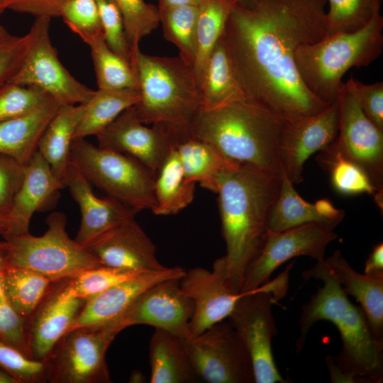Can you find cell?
Masks as SVG:
<instances>
[{
    "label": "cell",
    "mask_w": 383,
    "mask_h": 383,
    "mask_svg": "<svg viewBox=\"0 0 383 383\" xmlns=\"http://www.w3.org/2000/svg\"><path fill=\"white\" fill-rule=\"evenodd\" d=\"M139 101L133 106L140 121L162 124L189 135V126L202 109L194 69L179 57H159L138 50L133 55Z\"/></svg>",
    "instance_id": "obj_5"
},
{
    "label": "cell",
    "mask_w": 383,
    "mask_h": 383,
    "mask_svg": "<svg viewBox=\"0 0 383 383\" xmlns=\"http://www.w3.org/2000/svg\"><path fill=\"white\" fill-rule=\"evenodd\" d=\"M123 327L117 321L77 328L65 333L46 365L52 383H109L107 350Z\"/></svg>",
    "instance_id": "obj_10"
},
{
    "label": "cell",
    "mask_w": 383,
    "mask_h": 383,
    "mask_svg": "<svg viewBox=\"0 0 383 383\" xmlns=\"http://www.w3.org/2000/svg\"><path fill=\"white\" fill-rule=\"evenodd\" d=\"M0 368L18 383L46 380L45 362L32 360L0 339Z\"/></svg>",
    "instance_id": "obj_43"
},
{
    "label": "cell",
    "mask_w": 383,
    "mask_h": 383,
    "mask_svg": "<svg viewBox=\"0 0 383 383\" xmlns=\"http://www.w3.org/2000/svg\"><path fill=\"white\" fill-rule=\"evenodd\" d=\"M283 124L265 106L247 99L201 109L189 126V136L209 143L235 164L282 176L279 144Z\"/></svg>",
    "instance_id": "obj_4"
},
{
    "label": "cell",
    "mask_w": 383,
    "mask_h": 383,
    "mask_svg": "<svg viewBox=\"0 0 383 383\" xmlns=\"http://www.w3.org/2000/svg\"><path fill=\"white\" fill-rule=\"evenodd\" d=\"M96 1L106 43L116 54L133 68V54L128 44L122 16L116 1L114 0H96Z\"/></svg>",
    "instance_id": "obj_42"
},
{
    "label": "cell",
    "mask_w": 383,
    "mask_h": 383,
    "mask_svg": "<svg viewBox=\"0 0 383 383\" xmlns=\"http://www.w3.org/2000/svg\"><path fill=\"white\" fill-rule=\"evenodd\" d=\"M30 43L28 33L16 35L0 25V88L19 68Z\"/></svg>",
    "instance_id": "obj_45"
},
{
    "label": "cell",
    "mask_w": 383,
    "mask_h": 383,
    "mask_svg": "<svg viewBox=\"0 0 383 383\" xmlns=\"http://www.w3.org/2000/svg\"><path fill=\"white\" fill-rule=\"evenodd\" d=\"M199 87L204 110L249 99L236 76L223 34L207 60Z\"/></svg>",
    "instance_id": "obj_27"
},
{
    "label": "cell",
    "mask_w": 383,
    "mask_h": 383,
    "mask_svg": "<svg viewBox=\"0 0 383 383\" xmlns=\"http://www.w3.org/2000/svg\"><path fill=\"white\" fill-rule=\"evenodd\" d=\"M71 161L110 197L138 212L155 207V174L134 157L81 138L72 141Z\"/></svg>",
    "instance_id": "obj_8"
},
{
    "label": "cell",
    "mask_w": 383,
    "mask_h": 383,
    "mask_svg": "<svg viewBox=\"0 0 383 383\" xmlns=\"http://www.w3.org/2000/svg\"><path fill=\"white\" fill-rule=\"evenodd\" d=\"M336 101L338 132L331 146L358 165L375 188L382 192L383 131L365 116L343 83Z\"/></svg>",
    "instance_id": "obj_14"
},
{
    "label": "cell",
    "mask_w": 383,
    "mask_h": 383,
    "mask_svg": "<svg viewBox=\"0 0 383 383\" xmlns=\"http://www.w3.org/2000/svg\"><path fill=\"white\" fill-rule=\"evenodd\" d=\"M8 226L7 215L0 213V235L3 236L6 231Z\"/></svg>",
    "instance_id": "obj_54"
},
{
    "label": "cell",
    "mask_w": 383,
    "mask_h": 383,
    "mask_svg": "<svg viewBox=\"0 0 383 383\" xmlns=\"http://www.w3.org/2000/svg\"><path fill=\"white\" fill-rule=\"evenodd\" d=\"M380 9L362 28L326 35L298 48L294 60L305 87L327 104L336 100L342 78L352 67H367L380 57L383 49V16Z\"/></svg>",
    "instance_id": "obj_6"
},
{
    "label": "cell",
    "mask_w": 383,
    "mask_h": 383,
    "mask_svg": "<svg viewBox=\"0 0 383 383\" xmlns=\"http://www.w3.org/2000/svg\"><path fill=\"white\" fill-rule=\"evenodd\" d=\"M5 1L6 0H0V15L5 11L4 9V4Z\"/></svg>",
    "instance_id": "obj_56"
},
{
    "label": "cell",
    "mask_w": 383,
    "mask_h": 383,
    "mask_svg": "<svg viewBox=\"0 0 383 383\" xmlns=\"http://www.w3.org/2000/svg\"><path fill=\"white\" fill-rule=\"evenodd\" d=\"M26 326V318L15 311L6 299L0 302V339L30 358Z\"/></svg>",
    "instance_id": "obj_47"
},
{
    "label": "cell",
    "mask_w": 383,
    "mask_h": 383,
    "mask_svg": "<svg viewBox=\"0 0 383 383\" xmlns=\"http://www.w3.org/2000/svg\"><path fill=\"white\" fill-rule=\"evenodd\" d=\"M121 11L132 52L140 50L141 40L160 25L158 7L144 0H114Z\"/></svg>",
    "instance_id": "obj_40"
},
{
    "label": "cell",
    "mask_w": 383,
    "mask_h": 383,
    "mask_svg": "<svg viewBox=\"0 0 383 383\" xmlns=\"http://www.w3.org/2000/svg\"><path fill=\"white\" fill-rule=\"evenodd\" d=\"M1 281L5 299L15 311L26 319L55 282L30 270L6 264Z\"/></svg>",
    "instance_id": "obj_33"
},
{
    "label": "cell",
    "mask_w": 383,
    "mask_h": 383,
    "mask_svg": "<svg viewBox=\"0 0 383 383\" xmlns=\"http://www.w3.org/2000/svg\"><path fill=\"white\" fill-rule=\"evenodd\" d=\"M333 228L309 223L279 232H267L265 240L245 271L242 292L269 282L282 264L298 256L324 260L326 246L337 238Z\"/></svg>",
    "instance_id": "obj_13"
},
{
    "label": "cell",
    "mask_w": 383,
    "mask_h": 383,
    "mask_svg": "<svg viewBox=\"0 0 383 383\" xmlns=\"http://www.w3.org/2000/svg\"><path fill=\"white\" fill-rule=\"evenodd\" d=\"M184 343L199 380L255 382L250 355L229 322H218Z\"/></svg>",
    "instance_id": "obj_12"
},
{
    "label": "cell",
    "mask_w": 383,
    "mask_h": 383,
    "mask_svg": "<svg viewBox=\"0 0 383 383\" xmlns=\"http://www.w3.org/2000/svg\"><path fill=\"white\" fill-rule=\"evenodd\" d=\"M64 280L52 283L34 312L26 319V338L32 360L45 362L49 359L87 301L83 298L65 296Z\"/></svg>",
    "instance_id": "obj_19"
},
{
    "label": "cell",
    "mask_w": 383,
    "mask_h": 383,
    "mask_svg": "<svg viewBox=\"0 0 383 383\" xmlns=\"http://www.w3.org/2000/svg\"><path fill=\"white\" fill-rule=\"evenodd\" d=\"M182 170L189 182H199L203 188L216 193L220 174L238 164L223 155L213 145L206 141L186 137L176 146Z\"/></svg>",
    "instance_id": "obj_30"
},
{
    "label": "cell",
    "mask_w": 383,
    "mask_h": 383,
    "mask_svg": "<svg viewBox=\"0 0 383 383\" xmlns=\"http://www.w3.org/2000/svg\"><path fill=\"white\" fill-rule=\"evenodd\" d=\"M305 280H321L323 287L303 306L296 352L302 350L307 334L317 321L333 323L343 347L335 357H326L332 382L379 383L383 377V343L374 337L361 307L350 302L325 259L302 273Z\"/></svg>",
    "instance_id": "obj_2"
},
{
    "label": "cell",
    "mask_w": 383,
    "mask_h": 383,
    "mask_svg": "<svg viewBox=\"0 0 383 383\" xmlns=\"http://www.w3.org/2000/svg\"><path fill=\"white\" fill-rule=\"evenodd\" d=\"M60 16L77 35L102 32L96 0H71L63 6Z\"/></svg>",
    "instance_id": "obj_46"
},
{
    "label": "cell",
    "mask_w": 383,
    "mask_h": 383,
    "mask_svg": "<svg viewBox=\"0 0 383 383\" xmlns=\"http://www.w3.org/2000/svg\"><path fill=\"white\" fill-rule=\"evenodd\" d=\"M282 176L238 165L217 179L218 208L226 254L221 257L228 282L242 293L248 266L267 234V217L277 197Z\"/></svg>",
    "instance_id": "obj_3"
},
{
    "label": "cell",
    "mask_w": 383,
    "mask_h": 383,
    "mask_svg": "<svg viewBox=\"0 0 383 383\" xmlns=\"http://www.w3.org/2000/svg\"><path fill=\"white\" fill-rule=\"evenodd\" d=\"M60 106L50 98L27 114L1 121L0 154L27 165L37 152L40 139Z\"/></svg>",
    "instance_id": "obj_26"
},
{
    "label": "cell",
    "mask_w": 383,
    "mask_h": 383,
    "mask_svg": "<svg viewBox=\"0 0 383 383\" xmlns=\"http://www.w3.org/2000/svg\"><path fill=\"white\" fill-rule=\"evenodd\" d=\"M159 11L164 38L177 48L179 57L193 67L196 54L199 6L159 9Z\"/></svg>",
    "instance_id": "obj_37"
},
{
    "label": "cell",
    "mask_w": 383,
    "mask_h": 383,
    "mask_svg": "<svg viewBox=\"0 0 383 383\" xmlns=\"http://www.w3.org/2000/svg\"><path fill=\"white\" fill-rule=\"evenodd\" d=\"M150 383H191L199 381L184 340L155 328L149 345Z\"/></svg>",
    "instance_id": "obj_28"
},
{
    "label": "cell",
    "mask_w": 383,
    "mask_h": 383,
    "mask_svg": "<svg viewBox=\"0 0 383 383\" xmlns=\"http://www.w3.org/2000/svg\"><path fill=\"white\" fill-rule=\"evenodd\" d=\"M86 247L102 266L140 272L167 267L159 262L156 246L135 217L108 230Z\"/></svg>",
    "instance_id": "obj_20"
},
{
    "label": "cell",
    "mask_w": 383,
    "mask_h": 383,
    "mask_svg": "<svg viewBox=\"0 0 383 383\" xmlns=\"http://www.w3.org/2000/svg\"><path fill=\"white\" fill-rule=\"evenodd\" d=\"M5 265V258H4V248L2 242H0V302L5 299L2 285H1V271Z\"/></svg>",
    "instance_id": "obj_52"
},
{
    "label": "cell",
    "mask_w": 383,
    "mask_h": 383,
    "mask_svg": "<svg viewBox=\"0 0 383 383\" xmlns=\"http://www.w3.org/2000/svg\"><path fill=\"white\" fill-rule=\"evenodd\" d=\"M343 86L354 97L365 116L383 131V82L366 84L351 76L343 82Z\"/></svg>",
    "instance_id": "obj_44"
},
{
    "label": "cell",
    "mask_w": 383,
    "mask_h": 383,
    "mask_svg": "<svg viewBox=\"0 0 383 383\" xmlns=\"http://www.w3.org/2000/svg\"><path fill=\"white\" fill-rule=\"evenodd\" d=\"M238 4L243 6H250L252 4V0H235Z\"/></svg>",
    "instance_id": "obj_55"
},
{
    "label": "cell",
    "mask_w": 383,
    "mask_h": 383,
    "mask_svg": "<svg viewBox=\"0 0 383 383\" xmlns=\"http://www.w3.org/2000/svg\"><path fill=\"white\" fill-rule=\"evenodd\" d=\"M25 165L0 154V213L6 214L12 206L24 176Z\"/></svg>",
    "instance_id": "obj_48"
},
{
    "label": "cell",
    "mask_w": 383,
    "mask_h": 383,
    "mask_svg": "<svg viewBox=\"0 0 383 383\" xmlns=\"http://www.w3.org/2000/svg\"><path fill=\"white\" fill-rule=\"evenodd\" d=\"M140 99L138 89H99L86 104V110L75 133L74 139L96 135L123 111Z\"/></svg>",
    "instance_id": "obj_32"
},
{
    "label": "cell",
    "mask_w": 383,
    "mask_h": 383,
    "mask_svg": "<svg viewBox=\"0 0 383 383\" xmlns=\"http://www.w3.org/2000/svg\"><path fill=\"white\" fill-rule=\"evenodd\" d=\"M326 5L327 0H252L250 6L236 3L226 22L223 37L247 96L284 123L329 105L305 87L294 60L299 47L327 35Z\"/></svg>",
    "instance_id": "obj_1"
},
{
    "label": "cell",
    "mask_w": 383,
    "mask_h": 383,
    "mask_svg": "<svg viewBox=\"0 0 383 383\" xmlns=\"http://www.w3.org/2000/svg\"><path fill=\"white\" fill-rule=\"evenodd\" d=\"M338 132L336 100L316 114L283 124L279 155L283 173L291 182L299 184L303 180V167L306 160L331 145Z\"/></svg>",
    "instance_id": "obj_18"
},
{
    "label": "cell",
    "mask_w": 383,
    "mask_h": 383,
    "mask_svg": "<svg viewBox=\"0 0 383 383\" xmlns=\"http://www.w3.org/2000/svg\"><path fill=\"white\" fill-rule=\"evenodd\" d=\"M179 283L194 306L189 326L190 338L228 318L243 294L230 286L221 258L215 260L212 270L199 267L185 270Z\"/></svg>",
    "instance_id": "obj_17"
},
{
    "label": "cell",
    "mask_w": 383,
    "mask_h": 383,
    "mask_svg": "<svg viewBox=\"0 0 383 383\" xmlns=\"http://www.w3.org/2000/svg\"><path fill=\"white\" fill-rule=\"evenodd\" d=\"M325 261L344 292L360 304L374 337L383 343V277L357 272L340 250L334 251Z\"/></svg>",
    "instance_id": "obj_25"
},
{
    "label": "cell",
    "mask_w": 383,
    "mask_h": 383,
    "mask_svg": "<svg viewBox=\"0 0 383 383\" xmlns=\"http://www.w3.org/2000/svg\"><path fill=\"white\" fill-rule=\"evenodd\" d=\"M96 136L98 146L130 155L155 174L177 142L186 135L162 124L147 127L138 118L133 106Z\"/></svg>",
    "instance_id": "obj_15"
},
{
    "label": "cell",
    "mask_w": 383,
    "mask_h": 383,
    "mask_svg": "<svg viewBox=\"0 0 383 383\" xmlns=\"http://www.w3.org/2000/svg\"><path fill=\"white\" fill-rule=\"evenodd\" d=\"M364 274L372 277H383V244L375 245L365 262Z\"/></svg>",
    "instance_id": "obj_50"
},
{
    "label": "cell",
    "mask_w": 383,
    "mask_h": 383,
    "mask_svg": "<svg viewBox=\"0 0 383 383\" xmlns=\"http://www.w3.org/2000/svg\"><path fill=\"white\" fill-rule=\"evenodd\" d=\"M236 3L235 0H203L199 6L196 54L193 66L198 84L207 60L221 37Z\"/></svg>",
    "instance_id": "obj_35"
},
{
    "label": "cell",
    "mask_w": 383,
    "mask_h": 383,
    "mask_svg": "<svg viewBox=\"0 0 383 383\" xmlns=\"http://www.w3.org/2000/svg\"><path fill=\"white\" fill-rule=\"evenodd\" d=\"M71 0H6L4 11L7 9L16 12L28 13L35 17L50 18L61 16L63 6Z\"/></svg>",
    "instance_id": "obj_49"
},
{
    "label": "cell",
    "mask_w": 383,
    "mask_h": 383,
    "mask_svg": "<svg viewBox=\"0 0 383 383\" xmlns=\"http://www.w3.org/2000/svg\"><path fill=\"white\" fill-rule=\"evenodd\" d=\"M81 212V223L74 240L86 247L118 223L134 218L138 211L112 197L99 198L91 183L71 161L62 179Z\"/></svg>",
    "instance_id": "obj_22"
},
{
    "label": "cell",
    "mask_w": 383,
    "mask_h": 383,
    "mask_svg": "<svg viewBox=\"0 0 383 383\" xmlns=\"http://www.w3.org/2000/svg\"><path fill=\"white\" fill-rule=\"evenodd\" d=\"M185 272L181 267H167L159 271H150L116 284L87 299L71 326L79 327L104 323L119 318L144 291L165 279L181 278Z\"/></svg>",
    "instance_id": "obj_23"
},
{
    "label": "cell",
    "mask_w": 383,
    "mask_h": 383,
    "mask_svg": "<svg viewBox=\"0 0 383 383\" xmlns=\"http://www.w3.org/2000/svg\"><path fill=\"white\" fill-rule=\"evenodd\" d=\"M320 152L317 160L330 172L331 184L336 192L344 195H374L377 204L382 208V192L375 188L358 165L344 157L331 145Z\"/></svg>",
    "instance_id": "obj_36"
},
{
    "label": "cell",
    "mask_w": 383,
    "mask_h": 383,
    "mask_svg": "<svg viewBox=\"0 0 383 383\" xmlns=\"http://www.w3.org/2000/svg\"><path fill=\"white\" fill-rule=\"evenodd\" d=\"M179 279H167L153 284L116 321L124 329L134 325H148L165 330L183 340L189 338V326L194 306L182 290Z\"/></svg>",
    "instance_id": "obj_16"
},
{
    "label": "cell",
    "mask_w": 383,
    "mask_h": 383,
    "mask_svg": "<svg viewBox=\"0 0 383 383\" xmlns=\"http://www.w3.org/2000/svg\"><path fill=\"white\" fill-rule=\"evenodd\" d=\"M0 383H18L17 381L6 371L0 368Z\"/></svg>",
    "instance_id": "obj_53"
},
{
    "label": "cell",
    "mask_w": 383,
    "mask_h": 383,
    "mask_svg": "<svg viewBox=\"0 0 383 383\" xmlns=\"http://www.w3.org/2000/svg\"><path fill=\"white\" fill-rule=\"evenodd\" d=\"M45 223L48 228L41 236L28 232L4 238L6 265L30 270L52 282L70 279L87 270L102 266L87 247L70 238L65 213L52 212Z\"/></svg>",
    "instance_id": "obj_7"
},
{
    "label": "cell",
    "mask_w": 383,
    "mask_h": 383,
    "mask_svg": "<svg viewBox=\"0 0 383 383\" xmlns=\"http://www.w3.org/2000/svg\"><path fill=\"white\" fill-rule=\"evenodd\" d=\"M78 36L90 48L99 89H138L133 67L108 46L103 32Z\"/></svg>",
    "instance_id": "obj_34"
},
{
    "label": "cell",
    "mask_w": 383,
    "mask_h": 383,
    "mask_svg": "<svg viewBox=\"0 0 383 383\" xmlns=\"http://www.w3.org/2000/svg\"><path fill=\"white\" fill-rule=\"evenodd\" d=\"M203 0H159L158 9H167L179 6H199Z\"/></svg>",
    "instance_id": "obj_51"
},
{
    "label": "cell",
    "mask_w": 383,
    "mask_h": 383,
    "mask_svg": "<svg viewBox=\"0 0 383 383\" xmlns=\"http://www.w3.org/2000/svg\"><path fill=\"white\" fill-rule=\"evenodd\" d=\"M50 21L48 16L35 17L25 58L7 83L40 88L60 106L86 104L95 90L77 80L60 61L50 38Z\"/></svg>",
    "instance_id": "obj_11"
},
{
    "label": "cell",
    "mask_w": 383,
    "mask_h": 383,
    "mask_svg": "<svg viewBox=\"0 0 383 383\" xmlns=\"http://www.w3.org/2000/svg\"><path fill=\"white\" fill-rule=\"evenodd\" d=\"M144 272H146L100 266L87 270L74 277L65 279L62 292L67 297L88 299L116 284Z\"/></svg>",
    "instance_id": "obj_38"
},
{
    "label": "cell",
    "mask_w": 383,
    "mask_h": 383,
    "mask_svg": "<svg viewBox=\"0 0 383 383\" xmlns=\"http://www.w3.org/2000/svg\"><path fill=\"white\" fill-rule=\"evenodd\" d=\"M50 98L36 87L6 83L0 88V122L27 114Z\"/></svg>",
    "instance_id": "obj_41"
},
{
    "label": "cell",
    "mask_w": 383,
    "mask_h": 383,
    "mask_svg": "<svg viewBox=\"0 0 383 383\" xmlns=\"http://www.w3.org/2000/svg\"><path fill=\"white\" fill-rule=\"evenodd\" d=\"M382 0H327V35L356 31L367 25Z\"/></svg>",
    "instance_id": "obj_39"
},
{
    "label": "cell",
    "mask_w": 383,
    "mask_h": 383,
    "mask_svg": "<svg viewBox=\"0 0 383 383\" xmlns=\"http://www.w3.org/2000/svg\"><path fill=\"white\" fill-rule=\"evenodd\" d=\"M293 185L283 173L279 194L267 214V232H279L309 223H320L335 228L343 221V209H336L326 199L314 204L306 201Z\"/></svg>",
    "instance_id": "obj_24"
},
{
    "label": "cell",
    "mask_w": 383,
    "mask_h": 383,
    "mask_svg": "<svg viewBox=\"0 0 383 383\" xmlns=\"http://www.w3.org/2000/svg\"><path fill=\"white\" fill-rule=\"evenodd\" d=\"M154 192L155 206L152 211L158 216L176 214L194 199L195 183L186 180L175 148L155 174Z\"/></svg>",
    "instance_id": "obj_31"
},
{
    "label": "cell",
    "mask_w": 383,
    "mask_h": 383,
    "mask_svg": "<svg viewBox=\"0 0 383 383\" xmlns=\"http://www.w3.org/2000/svg\"><path fill=\"white\" fill-rule=\"evenodd\" d=\"M64 187L37 151L25 165L21 185L7 213L8 226L3 238L28 233L33 214L54 206Z\"/></svg>",
    "instance_id": "obj_21"
},
{
    "label": "cell",
    "mask_w": 383,
    "mask_h": 383,
    "mask_svg": "<svg viewBox=\"0 0 383 383\" xmlns=\"http://www.w3.org/2000/svg\"><path fill=\"white\" fill-rule=\"evenodd\" d=\"M272 282L243 292L228 316V322L248 349L252 362L256 383H284L279 372L272 350L277 330L272 304L283 296L288 284V270Z\"/></svg>",
    "instance_id": "obj_9"
},
{
    "label": "cell",
    "mask_w": 383,
    "mask_h": 383,
    "mask_svg": "<svg viewBox=\"0 0 383 383\" xmlns=\"http://www.w3.org/2000/svg\"><path fill=\"white\" fill-rule=\"evenodd\" d=\"M86 110V104L61 105L43 132L38 152L62 182L71 162L74 134Z\"/></svg>",
    "instance_id": "obj_29"
}]
</instances>
